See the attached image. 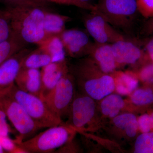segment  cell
<instances>
[{
	"label": "cell",
	"instance_id": "836d02e7",
	"mask_svg": "<svg viewBox=\"0 0 153 153\" xmlns=\"http://www.w3.org/2000/svg\"><path fill=\"white\" fill-rule=\"evenodd\" d=\"M147 28L149 32L150 33H153V18L148 23Z\"/></svg>",
	"mask_w": 153,
	"mask_h": 153
},
{
	"label": "cell",
	"instance_id": "3957f363",
	"mask_svg": "<svg viewBox=\"0 0 153 153\" xmlns=\"http://www.w3.org/2000/svg\"><path fill=\"white\" fill-rule=\"evenodd\" d=\"M75 131L63 123L48 128L46 130L17 144L27 153H55L72 139Z\"/></svg>",
	"mask_w": 153,
	"mask_h": 153
},
{
	"label": "cell",
	"instance_id": "4dcf8cb0",
	"mask_svg": "<svg viewBox=\"0 0 153 153\" xmlns=\"http://www.w3.org/2000/svg\"><path fill=\"white\" fill-rule=\"evenodd\" d=\"M7 115L4 105L0 101V135L9 136L12 130L7 121Z\"/></svg>",
	"mask_w": 153,
	"mask_h": 153
},
{
	"label": "cell",
	"instance_id": "7402d4cb",
	"mask_svg": "<svg viewBox=\"0 0 153 153\" xmlns=\"http://www.w3.org/2000/svg\"><path fill=\"white\" fill-rule=\"evenodd\" d=\"M114 79L116 89L118 93L122 95L131 94L138 85L137 76L129 73L118 72L115 74Z\"/></svg>",
	"mask_w": 153,
	"mask_h": 153
},
{
	"label": "cell",
	"instance_id": "7c38bea8",
	"mask_svg": "<svg viewBox=\"0 0 153 153\" xmlns=\"http://www.w3.org/2000/svg\"><path fill=\"white\" fill-rule=\"evenodd\" d=\"M41 89L40 98L44 100L55 87L62 76L69 71L66 59L52 62L41 68Z\"/></svg>",
	"mask_w": 153,
	"mask_h": 153
},
{
	"label": "cell",
	"instance_id": "8fae6325",
	"mask_svg": "<svg viewBox=\"0 0 153 153\" xmlns=\"http://www.w3.org/2000/svg\"><path fill=\"white\" fill-rule=\"evenodd\" d=\"M33 49L26 48L0 65V97L7 95L15 85L22 62Z\"/></svg>",
	"mask_w": 153,
	"mask_h": 153
},
{
	"label": "cell",
	"instance_id": "484cf974",
	"mask_svg": "<svg viewBox=\"0 0 153 153\" xmlns=\"http://www.w3.org/2000/svg\"><path fill=\"white\" fill-rule=\"evenodd\" d=\"M12 33L8 18L4 10L0 8V43L10 38Z\"/></svg>",
	"mask_w": 153,
	"mask_h": 153
},
{
	"label": "cell",
	"instance_id": "44dd1931",
	"mask_svg": "<svg viewBox=\"0 0 153 153\" xmlns=\"http://www.w3.org/2000/svg\"><path fill=\"white\" fill-rule=\"evenodd\" d=\"M124 105V101L120 95L110 94L103 99L100 104V108L104 115L113 118L118 115Z\"/></svg>",
	"mask_w": 153,
	"mask_h": 153
},
{
	"label": "cell",
	"instance_id": "6da1fadb",
	"mask_svg": "<svg viewBox=\"0 0 153 153\" xmlns=\"http://www.w3.org/2000/svg\"><path fill=\"white\" fill-rule=\"evenodd\" d=\"M12 33L26 44L38 45L48 38L44 27L45 8L34 6L5 7Z\"/></svg>",
	"mask_w": 153,
	"mask_h": 153
},
{
	"label": "cell",
	"instance_id": "83f0119b",
	"mask_svg": "<svg viewBox=\"0 0 153 153\" xmlns=\"http://www.w3.org/2000/svg\"><path fill=\"white\" fill-rule=\"evenodd\" d=\"M0 145L6 152L10 153H27L15 142L10 138L9 136L0 135Z\"/></svg>",
	"mask_w": 153,
	"mask_h": 153
},
{
	"label": "cell",
	"instance_id": "e0dca14e",
	"mask_svg": "<svg viewBox=\"0 0 153 153\" xmlns=\"http://www.w3.org/2000/svg\"><path fill=\"white\" fill-rule=\"evenodd\" d=\"M38 46L51 56L53 62H59L66 59L65 49L58 36H49Z\"/></svg>",
	"mask_w": 153,
	"mask_h": 153
},
{
	"label": "cell",
	"instance_id": "277c9868",
	"mask_svg": "<svg viewBox=\"0 0 153 153\" xmlns=\"http://www.w3.org/2000/svg\"><path fill=\"white\" fill-rule=\"evenodd\" d=\"M8 96L16 100L26 110L40 129L63 123L39 97L27 93L15 85Z\"/></svg>",
	"mask_w": 153,
	"mask_h": 153
},
{
	"label": "cell",
	"instance_id": "d4e9b609",
	"mask_svg": "<svg viewBox=\"0 0 153 153\" xmlns=\"http://www.w3.org/2000/svg\"><path fill=\"white\" fill-rule=\"evenodd\" d=\"M48 3L44 0H0V5L4 6V7L24 6L46 8Z\"/></svg>",
	"mask_w": 153,
	"mask_h": 153
},
{
	"label": "cell",
	"instance_id": "9a60e30c",
	"mask_svg": "<svg viewBox=\"0 0 153 153\" xmlns=\"http://www.w3.org/2000/svg\"><path fill=\"white\" fill-rule=\"evenodd\" d=\"M15 84L21 90L40 97L41 89L40 69L21 68Z\"/></svg>",
	"mask_w": 153,
	"mask_h": 153
},
{
	"label": "cell",
	"instance_id": "4fadbf2b",
	"mask_svg": "<svg viewBox=\"0 0 153 153\" xmlns=\"http://www.w3.org/2000/svg\"><path fill=\"white\" fill-rule=\"evenodd\" d=\"M111 49L117 66L134 64L140 60L143 52L139 47L126 39L111 44Z\"/></svg>",
	"mask_w": 153,
	"mask_h": 153
},
{
	"label": "cell",
	"instance_id": "8992f818",
	"mask_svg": "<svg viewBox=\"0 0 153 153\" xmlns=\"http://www.w3.org/2000/svg\"><path fill=\"white\" fill-rule=\"evenodd\" d=\"M75 94V80L69 71L43 100L52 112L63 121V118L68 116Z\"/></svg>",
	"mask_w": 153,
	"mask_h": 153
},
{
	"label": "cell",
	"instance_id": "9c48e42d",
	"mask_svg": "<svg viewBox=\"0 0 153 153\" xmlns=\"http://www.w3.org/2000/svg\"><path fill=\"white\" fill-rule=\"evenodd\" d=\"M89 15L84 19V26L95 43L112 44L126 39L101 16L94 12Z\"/></svg>",
	"mask_w": 153,
	"mask_h": 153
},
{
	"label": "cell",
	"instance_id": "5bb4252c",
	"mask_svg": "<svg viewBox=\"0 0 153 153\" xmlns=\"http://www.w3.org/2000/svg\"><path fill=\"white\" fill-rule=\"evenodd\" d=\"M88 56L101 71L105 74L113 73L117 67L111 44H98L94 42Z\"/></svg>",
	"mask_w": 153,
	"mask_h": 153
},
{
	"label": "cell",
	"instance_id": "f546056e",
	"mask_svg": "<svg viewBox=\"0 0 153 153\" xmlns=\"http://www.w3.org/2000/svg\"><path fill=\"white\" fill-rule=\"evenodd\" d=\"M140 79L149 85H153V63L146 65L140 70Z\"/></svg>",
	"mask_w": 153,
	"mask_h": 153
},
{
	"label": "cell",
	"instance_id": "7a4b0ae2",
	"mask_svg": "<svg viewBox=\"0 0 153 153\" xmlns=\"http://www.w3.org/2000/svg\"><path fill=\"white\" fill-rule=\"evenodd\" d=\"M69 70L81 92L94 100H101L115 89L114 77L103 73L90 57L83 58Z\"/></svg>",
	"mask_w": 153,
	"mask_h": 153
},
{
	"label": "cell",
	"instance_id": "ac0fdd59",
	"mask_svg": "<svg viewBox=\"0 0 153 153\" xmlns=\"http://www.w3.org/2000/svg\"><path fill=\"white\" fill-rule=\"evenodd\" d=\"M28 45L12 33L10 38L0 43V65Z\"/></svg>",
	"mask_w": 153,
	"mask_h": 153
},
{
	"label": "cell",
	"instance_id": "8d00e7d4",
	"mask_svg": "<svg viewBox=\"0 0 153 153\" xmlns=\"http://www.w3.org/2000/svg\"><path fill=\"white\" fill-rule=\"evenodd\" d=\"M81 1H82V2H84L90 3L89 2H90V1H91V0H81Z\"/></svg>",
	"mask_w": 153,
	"mask_h": 153
},
{
	"label": "cell",
	"instance_id": "cb8c5ba5",
	"mask_svg": "<svg viewBox=\"0 0 153 153\" xmlns=\"http://www.w3.org/2000/svg\"><path fill=\"white\" fill-rule=\"evenodd\" d=\"M134 153H153V131L143 133L137 137Z\"/></svg>",
	"mask_w": 153,
	"mask_h": 153
},
{
	"label": "cell",
	"instance_id": "d590c367",
	"mask_svg": "<svg viewBox=\"0 0 153 153\" xmlns=\"http://www.w3.org/2000/svg\"><path fill=\"white\" fill-rule=\"evenodd\" d=\"M6 153V152H5L4 150L3 149V148L1 147V145H0V153Z\"/></svg>",
	"mask_w": 153,
	"mask_h": 153
},
{
	"label": "cell",
	"instance_id": "f1b7e54d",
	"mask_svg": "<svg viewBox=\"0 0 153 153\" xmlns=\"http://www.w3.org/2000/svg\"><path fill=\"white\" fill-rule=\"evenodd\" d=\"M137 11L145 18H153V0H136Z\"/></svg>",
	"mask_w": 153,
	"mask_h": 153
},
{
	"label": "cell",
	"instance_id": "603a6c76",
	"mask_svg": "<svg viewBox=\"0 0 153 153\" xmlns=\"http://www.w3.org/2000/svg\"><path fill=\"white\" fill-rule=\"evenodd\" d=\"M132 102L140 107L145 108L153 104V88H142L134 91L131 97Z\"/></svg>",
	"mask_w": 153,
	"mask_h": 153
},
{
	"label": "cell",
	"instance_id": "30bf717a",
	"mask_svg": "<svg viewBox=\"0 0 153 153\" xmlns=\"http://www.w3.org/2000/svg\"><path fill=\"white\" fill-rule=\"evenodd\" d=\"M57 36L62 41L66 55L73 58L89 55L94 43L85 32L77 29H66Z\"/></svg>",
	"mask_w": 153,
	"mask_h": 153
},
{
	"label": "cell",
	"instance_id": "d6a6232c",
	"mask_svg": "<svg viewBox=\"0 0 153 153\" xmlns=\"http://www.w3.org/2000/svg\"><path fill=\"white\" fill-rule=\"evenodd\" d=\"M148 56L153 63V38L151 39L146 45Z\"/></svg>",
	"mask_w": 153,
	"mask_h": 153
},
{
	"label": "cell",
	"instance_id": "52a82bcc",
	"mask_svg": "<svg viewBox=\"0 0 153 153\" xmlns=\"http://www.w3.org/2000/svg\"><path fill=\"white\" fill-rule=\"evenodd\" d=\"M7 117L18 132L14 140L17 144L25 141L35 135L40 129L33 119L19 102L6 95L0 97Z\"/></svg>",
	"mask_w": 153,
	"mask_h": 153
},
{
	"label": "cell",
	"instance_id": "1f68e13d",
	"mask_svg": "<svg viewBox=\"0 0 153 153\" xmlns=\"http://www.w3.org/2000/svg\"><path fill=\"white\" fill-rule=\"evenodd\" d=\"M139 129L143 133L153 131V127L149 114L142 115L137 119Z\"/></svg>",
	"mask_w": 153,
	"mask_h": 153
},
{
	"label": "cell",
	"instance_id": "e575fe53",
	"mask_svg": "<svg viewBox=\"0 0 153 153\" xmlns=\"http://www.w3.org/2000/svg\"><path fill=\"white\" fill-rule=\"evenodd\" d=\"M149 114L150 117L151 121H152V124L153 127V111Z\"/></svg>",
	"mask_w": 153,
	"mask_h": 153
},
{
	"label": "cell",
	"instance_id": "ba28073f",
	"mask_svg": "<svg viewBox=\"0 0 153 153\" xmlns=\"http://www.w3.org/2000/svg\"><path fill=\"white\" fill-rule=\"evenodd\" d=\"M94 100L82 92L75 94L66 124L75 131H85L89 129L95 112Z\"/></svg>",
	"mask_w": 153,
	"mask_h": 153
},
{
	"label": "cell",
	"instance_id": "d6986e66",
	"mask_svg": "<svg viewBox=\"0 0 153 153\" xmlns=\"http://www.w3.org/2000/svg\"><path fill=\"white\" fill-rule=\"evenodd\" d=\"M52 62L51 56L38 47L33 49L25 57L21 68L40 69Z\"/></svg>",
	"mask_w": 153,
	"mask_h": 153
},
{
	"label": "cell",
	"instance_id": "5b68a950",
	"mask_svg": "<svg viewBox=\"0 0 153 153\" xmlns=\"http://www.w3.org/2000/svg\"><path fill=\"white\" fill-rule=\"evenodd\" d=\"M95 6L94 12L112 26L122 29L130 25L138 11L136 0H100Z\"/></svg>",
	"mask_w": 153,
	"mask_h": 153
},
{
	"label": "cell",
	"instance_id": "ffe728a7",
	"mask_svg": "<svg viewBox=\"0 0 153 153\" xmlns=\"http://www.w3.org/2000/svg\"><path fill=\"white\" fill-rule=\"evenodd\" d=\"M113 121L114 126L123 131L128 137H135L139 131L137 118L133 114L118 115L113 118Z\"/></svg>",
	"mask_w": 153,
	"mask_h": 153
},
{
	"label": "cell",
	"instance_id": "4316f807",
	"mask_svg": "<svg viewBox=\"0 0 153 153\" xmlns=\"http://www.w3.org/2000/svg\"><path fill=\"white\" fill-rule=\"evenodd\" d=\"M48 3H53L63 5L66 6H72L77 7L90 11L95 12L96 7L95 5L92 4L90 3H88L82 2L81 0H44Z\"/></svg>",
	"mask_w": 153,
	"mask_h": 153
},
{
	"label": "cell",
	"instance_id": "2e32d148",
	"mask_svg": "<svg viewBox=\"0 0 153 153\" xmlns=\"http://www.w3.org/2000/svg\"><path fill=\"white\" fill-rule=\"evenodd\" d=\"M71 18L65 15L52 13L46 10L44 13V27L47 37L58 36L66 30V23Z\"/></svg>",
	"mask_w": 153,
	"mask_h": 153
}]
</instances>
